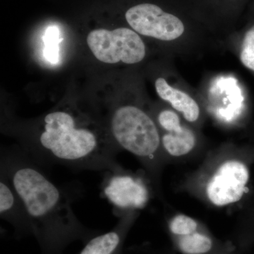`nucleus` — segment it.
Listing matches in <instances>:
<instances>
[{"mask_svg":"<svg viewBox=\"0 0 254 254\" xmlns=\"http://www.w3.org/2000/svg\"><path fill=\"white\" fill-rule=\"evenodd\" d=\"M161 137L163 149L173 157L185 156L193 151L198 136L183 118L170 106L162 108L154 118Z\"/></svg>","mask_w":254,"mask_h":254,"instance_id":"1a4fd4ad","label":"nucleus"},{"mask_svg":"<svg viewBox=\"0 0 254 254\" xmlns=\"http://www.w3.org/2000/svg\"><path fill=\"white\" fill-rule=\"evenodd\" d=\"M0 174L9 180L22 199L31 236L38 242L41 254H64L74 242L86 244L101 233L80 221L73 212L71 197L23 150L1 152Z\"/></svg>","mask_w":254,"mask_h":254,"instance_id":"f257e3e1","label":"nucleus"},{"mask_svg":"<svg viewBox=\"0 0 254 254\" xmlns=\"http://www.w3.org/2000/svg\"><path fill=\"white\" fill-rule=\"evenodd\" d=\"M250 180V171L245 163L235 159L222 162L209 177L205 195L210 203L224 207L242 199Z\"/></svg>","mask_w":254,"mask_h":254,"instance_id":"423d86ee","label":"nucleus"},{"mask_svg":"<svg viewBox=\"0 0 254 254\" xmlns=\"http://www.w3.org/2000/svg\"><path fill=\"white\" fill-rule=\"evenodd\" d=\"M61 39L60 30L58 28L51 26L46 30L43 36V41L45 43L44 56L50 63H59V44Z\"/></svg>","mask_w":254,"mask_h":254,"instance_id":"2eb2a0df","label":"nucleus"},{"mask_svg":"<svg viewBox=\"0 0 254 254\" xmlns=\"http://www.w3.org/2000/svg\"><path fill=\"white\" fill-rule=\"evenodd\" d=\"M0 215L14 230L16 238L31 236L27 210L14 187L4 175L0 174Z\"/></svg>","mask_w":254,"mask_h":254,"instance_id":"9b49d317","label":"nucleus"},{"mask_svg":"<svg viewBox=\"0 0 254 254\" xmlns=\"http://www.w3.org/2000/svg\"><path fill=\"white\" fill-rule=\"evenodd\" d=\"M86 42L95 58L103 63L136 64L146 57L145 42L130 28L93 30L87 36Z\"/></svg>","mask_w":254,"mask_h":254,"instance_id":"39448f33","label":"nucleus"},{"mask_svg":"<svg viewBox=\"0 0 254 254\" xmlns=\"http://www.w3.org/2000/svg\"><path fill=\"white\" fill-rule=\"evenodd\" d=\"M250 9V13L254 12V0H253V1H252V4H251Z\"/></svg>","mask_w":254,"mask_h":254,"instance_id":"f3484780","label":"nucleus"},{"mask_svg":"<svg viewBox=\"0 0 254 254\" xmlns=\"http://www.w3.org/2000/svg\"><path fill=\"white\" fill-rule=\"evenodd\" d=\"M250 20L242 33L239 58L246 68L254 72V12L250 13Z\"/></svg>","mask_w":254,"mask_h":254,"instance_id":"ddd939ff","label":"nucleus"},{"mask_svg":"<svg viewBox=\"0 0 254 254\" xmlns=\"http://www.w3.org/2000/svg\"><path fill=\"white\" fill-rule=\"evenodd\" d=\"M112 137L120 148L141 160L153 171L162 148L161 137L153 117L138 105H120L109 120Z\"/></svg>","mask_w":254,"mask_h":254,"instance_id":"20e7f679","label":"nucleus"},{"mask_svg":"<svg viewBox=\"0 0 254 254\" xmlns=\"http://www.w3.org/2000/svg\"><path fill=\"white\" fill-rule=\"evenodd\" d=\"M102 184L104 196L121 214L144 208L150 199L146 184L136 175L125 171L106 172Z\"/></svg>","mask_w":254,"mask_h":254,"instance_id":"0eeeda50","label":"nucleus"},{"mask_svg":"<svg viewBox=\"0 0 254 254\" xmlns=\"http://www.w3.org/2000/svg\"><path fill=\"white\" fill-rule=\"evenodd\" d=\"M25 139L23 151L42 167L117 173L120 147L94 118L70 109L46 114Z\"/></svg>","mask_w":254,"mask_h":254,"instance_id":"f03ea898","label":"nucleus"},{"mask_svg":"<svg viewBox=\"0 0 254 254\" xmlns=\"http://www.w3.org/2000/svg\"><path fill=\"white\" fill-rule=\"evenodd\" d=\"M217 38L235 33L241 15L250 0H187Z\"/></svg>","mask_w":254,"mask_h":254,"instance_id":"6e6552de","label":"nucleus"},{"mask_svg":"<svg viewBox=\"0 0 254 254\" xmlns=\"http://www.w3.org/2000/svg\"><path fill=\"white\" fill-rule=\"evenodd\" d=\"M179 247L186 254H203L211 250L213 242L206 235L195 232L181 237L179 240Z\"/></svg>","mask_w":254,"mask_h":254,"instance_id":"4468645a","label":"nucleus"},{"mask_svg":"<svg viewBox=\"0 0 254 254\" xmlns=\"http://www.w3.org/2000/svg\"><path fill=\"white\" fill-rule=\"evenodd\" d=\"M184 82H171L166 76L155 78L154 86L159 98L173 108L188 124L195 125L203 118V107L199 95L195 94Z\"/></svg>","mask_w":254,"mask_h":254,"instance_id":"9d476101","label":"nucleus"},{"mask_svg":"<svg viewBox=\"0 0 254 254\" xmlns=\"http://www.w3.org/2000/svg\"><path fill=\"white\" fill-rule=\"evenodd\" d=\"M125 17L130 28L159 42L173 57L201 53L219 41L187 0L142 1L128 7Z\"/></svg>","mask_w":254,"mask_h":254,"instance_id":"7ed1b4c3","label":"nucleus"},{"mask_svg":"<svg viewBox=\"0 0 254 254\" xmlns=\"http://www.w3.org/2000/svg\"><path fill=\"white\" fill-rule=\"evenodd\" d=\"M136 215V211L122 214L113 229L93 237L76 254H122L124 240Z\"/></svg>","mask_w":254,"mask_h":254,"instance_id":"f8f14e48","label":"nucleus"},{"mask_svg":"<svg viewBox=\"0 0 254 254\" xmlns=\"http://www.w3.org/2000/svg\"><path fill=\"white\" fill-rule=\"evenodd\" d=\"M170 231L178 236H186L193 233L198 228V224L194 219L185 215H178L174 217L170 222Z\"/></svg>","mask_w":254,"mask_h":254,"instance_id":"dca6fc26","label":"nucleus"}]
</instances>
